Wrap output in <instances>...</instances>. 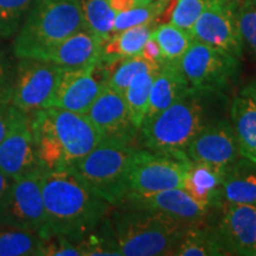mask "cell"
<instances>
[{
  "label": "cell",
  "instance_id": "5bb4252c",
  "mask_svg": "<svg viewBox=\"0 0 256 256\" xmlns=\"http://www.w3.org/2000/svg\"><path fill=\"white\" fill-rule=\"evenodd\" d=\"M186 156L191 162L228 168L241 154L232 122L220 120L206 124L186 148Z\"/></svg>",
  "mask_w": 256,
  "mask_h": 256
},
{
  "label": "cell",
  "instance_id": "8fae6325",
  "mask_svg": "<svg viewBox=\"0 0 256 256\" xmlns=\"http://www.w3.org/2000/svg\"><path fill=\"white\" fill-rule=\"evenodd\" d=\"M106 86L107 69L102 62L86 68H62L55 92L48 107L86 114Z\"/></svg>",
  "mask_w": 256,
  "mask_h": 256
},
{
  "label": "cell",
  "instance_id": "9a60e30c",
  "mask_svg": "<svg viewBox=\"0 0 256 256\" xmlns=\"http://www.w3.org/2000/svg\"><path fill=\"white\" fill-rule=\"evenodd\" d=\"M124 200L162 214L185 226H202L208 214L206 208L198 204L183 188H168L151 194L128 192Z\"/></svg>",
  "mask_w": 256,
  "mask_h": 256
},
{
  "label": "cell",
  "instance_id": "3957f363",
  "mask_svg": "<svg viewBox=\"0 0 256 256\" xmlns=\"http://www.w3.org/2000/svg\"><path fill=\"white\" fill-rule=\"evenodd\" d=\"M115 244L122 256L174 255L188 226L127 200L106 217Z\"/></svg>",
  "mask_w": 256,
  "mask_h": 256
},
{
  "label": "cell",
  "instance_id": "ac0fdd59",
  "mask_svg": "<svg viewBox=\"0 0 256 256\" xmlns=\"http://www.w3.org/2000/svg\"><path fill=\"white\" fill-rule=\"evenodd\" d=\"M104 43L87 28L76 31L42 57L64 69H78L101 62Z\"/></svg>",
  "mask_w": 256,
  "mask_h": 256
},
{
  "label": "cell",
  "instance_id": "d6a6232c",
  "mask_svg": "<svg viewBox=\"0 0 256 256\" xmlns=\"http://www.w3.org/2000/svg\"><path fill=\"white\" fill-rule=\"evenodd\" d=\"M212 2L214 0H176L171 12V23L191 34L197 19Z\"/></svg>",
  "mask_w": 256,
  "mask_h": 256
},
{
  "label": "cell",
  "instance_id": "ffe728a7",
  "mask_svg": "<svg viewBox=\"0 0 256 256\" xmlns=\"http://www.w3.org/2000/svg\"><path fill=\"white\" fill-rule=\"evenodd\" d=\"M226 172V168L208 162H190L183 188L202 206L206 209L210 206H218L220 192Z\"/></svg>",
  "mask_w": 256,
  "mask_h": 256
},
{
  "label": "cell",
  "instance_id": "74e56055",
  "mask_svg": "<svg viewBox=\"0 0 256 256\" xmlns=\"http://www.w3.org/2000/svg\"><path fill=\"white\" fill-rule=\"evenodd\" d=\"M14 183V179L8 177L4 172L0 171V204L8 194L10 186Z\"/></svg>",
  "mask_w": 256,
  "mask_h": 256
},
{
  "label": "cell",
  "instance_id": "9c48e42d",
  "mask_svg": "<svg viewBox=\"0 0 256 256\" xmlns=\"http://www.w3.org/2000/svg\"><path fill=\"white\" fill-rule=\"evenodd\" d=\"M12 80L11 102L31 115L46 108L55 92L62 68L43 60L19 58Z\"/></svg>",
  "mask_w": 256,
  "mask_h": 256
},
{
  "label": "cell",
  "instance_id": "83f0119b",
  "mask_svg": "<svg viewBox=\"0 0 256 256\" xmlns=\"http://www.w3.org/2000/svg\"><path fill=\"white\" fill-rule=\"evenodd\" d=\"M78 2L86 28L104 44L113 34L116 16L114 10L108 0H78Z\"/></svg>",
  "mask_w": 256,
  "mask_h": 256
},
{
  "label": "cell",
  "instance_id": "b9f144b4",
  "mask_svg": "<svg viewBox=\"0 0 256 256\" xmlns=\"http://www.w3.org/2000/svg\"><path fill=\"white\" fill-rule=\"evenodd\" d=\"M252 2H256V0H252Z\"/></svg>",
  "mask_w": 256,
  "mask_h": 256
},
{
  "label": "cell",
  "instance_id": "4316f807",
  "mask_svg": "<svg viewBox=\"0 0 256 256\" xmlns=\"http://www.w3.org/2000/svg\"><path fill=\"white\" fill-rule=\"evenodd\" d=\"M158 70L153 69L139 72L134 76L124 92V98L126 100L128 110H130V120L138 132H140L144 118H145L147 106H148L150 92H151L153 80H154Z\"/></svg>",
  "mask_w": 256,
  "mask_h": 256
},
{
  "label": "cell",
  "instance_id": "8992f818",
  "mask_svg": "<svg viewBox=\"0 0 256 256\" xmlns=\"http://www.w3.org/2000/svg\"><path fill=\"white\" fill-rule=\"evenodd\" d=\"M136 150L133 144L102 139L69 168L95 194L116 206L130 192V174Z\"/></svg>",
  "mask_w": 256,
  "mask_h": 256
},
{
  "label": "cell",
  "instance_id": "e0dca14e",
  "mask_svg": "<svg viewBox=\"0 0 256 256\" xmlns=\"http://www.w3.org/2000/svg\"><path fill=\"white\" fill-rule=\"evenodd\" d=\"M40 168H44L38 159L28 119L0 142V171L16 180Z\"/></svg>",
  "mask_w": 256,
  "mask_h": 256
},
{
  "label": "cell",
  "instance_id": "6da1fadb",
  "mask_svg": "<svg viewBox=\"0 0 256 256\" xmlns=\"http://www.w3.org/2000/svg\"><path fill=\"white\" fill-rule=\"evenodd\" d=\"M42 188L46 218L43 238L57 235L80 241L104 222L113 206L69 168L46 170Z\"/></svg>",
  "mask_w": 256,
  "mask_h": 256
},
{
  "label": "cell",
  "instance_id": "f546056e",
  "mask_svg": "<svg viewBox=\"0 0 256 256\" xmlns=\"http://www.w3.org/2000/svg\"><path fill=\"white\" fill-rule=\"evenodd\" d=\"M168 2L165 0H153L148 4L136 5L127 11L119 12L115 16L113 34L126 28L156 23V20L164 14Z\"/></svg>",
  "mask_w": 256,
  "mask_h": 256
},
{
  "label": "cell",
  "instance_id": "d6986e66",
  "mask_svg": "<svg viewBox=\"0 0 256 256\" xmlns=\"http://www.w3.org/2000/svg\"><path fill=\"white\" fill-rule=\"evenodd\" d=\"M232 204L256 206V162L243 156L226 168L220 192L218 208Z\"/></svg>",
  "mask_w": 256,
  "mask_h": 256
},
{
  "label": "cell",
  "instance_id": "7c38bea8",
  "mask_svg": "<svg viewBox=\"0 0 256 256\" xmlns=\"http://www.w3.org/2000/svg\"><path fill=\"white\" fill-rule=\"evenodd\" d=\"M194 40L218 49L241 60L242 42L235 17L234 0H214L197 19L191 31Z\"/></svg>",
  "mask_w": 256,
  "mask_h": 256
},
{
  "label": "cell",
  "instance_id": "cb8c5ba5",
  "mask_svg": "<svg viewBox=\"0 0 256 256\" xmlns=\"http://www.w3.org/2000/svg\"><path fill=\"white\" fill-rule=\"evenodd\" d=\"M226 255L216 228L194 226L185 230L174 256Z\"/></svg>",
  "mask_w": 256,
  "mask_h": 256
},
{
  "label": "cell",
  "instance_id": "30bf717a",
  "mask_svg": "<svg viewBox=\"0 0 256 256\" xmlns=\"http://www.w3.org/2000/svg\"><path fill=\"white\" fill-rule=\"evenodd\" d=\"M190 162L138 148L130 168V192L151 194L183 188Z\"/></svg>",
  "mask_w": 256,
  "mask_h": 256
},
{
  "label": "cell",
  "instance_id": "5b68a950",
  "mask_svg": "<svg viewBox=\"0 0 256 256\" xmlns=\"http://www.w3.org/2000/svg\"><path fill=\"white\" fill-rule=\"evenodd\" d=\"M188 90L153 119L142 124L140 134L146 150L156 154L188 159L186 148L206 126V112Z\"/></svg>",
  "mask_w": 256,
  "mask_h": 256
},
{
  "label": "cell",
  "instance_id": "2e32d148",
  "mask_svg": "<svg viewBox=\"0 0 256 256\" xmlns=\"http://www.w3.org/2000/svg\"><path fill=\"white\" fill-rule=\"evenodd\" d=\"M226 255L256 256V206L232 204L223 208L216 226Z\"/></svg>",
  "mask_w": 256,
  "mask_h": 256
},
{
  "label": "cell",
  "instance_id": "ab89813d",
  "mask_svg": "<svg viewBox=\"0 0 256 256\" xmlns=\"http://www.w3.org/2000/svg\"><path fill=\"white\" fill-rule=\"evenodd\" d=\"M138 5H144V4H148V2H153V0H136Z\"/></svg>",
  "mask_w": 256,
  "mask_h": 256
},
{
  "label": "cell",
  "instance_id": "1f68e13d",
  "mask_svg": "<svg viewBox=\"0 0 256 256\" xmlns=\"http://www.w3.org/2000/svg\"><path fill=\"white\" fill-rule=\"evenodd\" d=\"M34 0H0V38H8L19 30Z\"/></svg>",
  "mask_w": 256,
  "mask_h": 256
},
{
  "label": "cell",
  "instance_id": "e575fe53",
  "mask_svg": "<svg viewBox=\"0 0 256 256\" xmlns=\"http://www.w3.org/2000/svg\"><path fill=\"white\" fill-rule=\"evenodd\" d=\"M144 58H146L147 60L153 64H156V66H162V51H160V48L158 46V43L154 40V38L152 36L147 40V42L144 46L142 52H140Z\"/></svg>",
  "mask_w": 256,
  "mask_h": 256
},
{
  "label": "cell",
  "instance_id": "52a82bcc",
  "mask_svg": "<svg viewBox=\"0 0 256 256\" xmlns=\"http://www.w3.org/2000/svg\"><path fill=\"white\" fill-rule=\"evenodd\" d=\"M178 69L192 92L198 94L220 92L235 80L240 60L194 40L182 57Z\"/></svg>",
  "mask_w": 256,
  "mask_h": 256
},
{
  "label": "cell",
  "instance_id": "ba28073f",
  "mask_svg": "<svg viewBox=\"0 0 256 256\" xmlns=\"http://www.w3.org/2000/svg\"><path fill=\"white\" fill-rule=\"evenodd\" d=\"M46 168L16 179L0 204V224L36 232L43 238L46 230L43 200V174Z\"/></svg>",
  "mask_w": 256,
  "mask_h": 256
},
{
  "label": "cell",
  "instance_id": "277c9868",
  "mask_svg": "<svg viewBox=\"0 0 256 256\" xmlns=\"http://www.w3.org/2000/svg\"><path fill=\"white\" fill-rule=\"evenodd\" d=\"M86 28L78 0H34L17 31L14 54L42 60L60 42Z\"/></svg>",
  "mask_w": 256,
  "mask_h": 256
},
{
  "label": "cell",
  "instance_id": "4fadbf2b",
  "mask_svg": "<svg viewBox=\"0 0 256 256\" xmlns=\"http://www.w3.org/2000/svg\"><path fill=\"white\" fill-rule=\"evenodd\" d=\"M86 115L101 133L102 139L132 144L138 130L130 120L124 95L106 86Z\"/></svg>",
  "mask_w": 256,
  "mask_h": 256
},
{
  "label": "cell",
  "instance_id": "44dd1931",
  "mask_svg": "<svg viewBox=\"0 0 256 256\" xmlns=\"http://www.w3.org/2000/svg\"><path fill=\"white\" fill-rule=\"evenodd\" d=\"M188 90L191 89H188L178 66H160L153 80L151 92H150L148 106H147L142 124L153 119L156 114L166 110L170 104H174Z\"/></svg>",
  "mask_w": 256,
  "mask_h": 256
},
{
  "label": "cell",
  "instance_id": "4dcf8cb0",
  "mask_svg": "<svg viewBox=\"0 0 256 256\" xmlns=\"http://www.w3.org/2000/svg\"><path fill=\"white\" fill-rule=\"evenodd\" d=\"M243 51L256 58V2L234 0Z\"/></svg>",
  "mask_w": 256,
  "mask_h": 256
},
{
  "label": "cell",
  "instance_id": "d590c367",
  "mask_svg": "<svg viewBox=\"0 0 256 256\" xmlns=\"http://www.w3.org/2000/svg\"><path fill=\"white\" fill-rule=\"evenodd\" d=\"M12 94V81L0 64V102H10Z\"/></svg>",
  "mask_w": 256,
  "mask_h": 256
},
{
  "label": "cell",
  "instance_id": "7402d4cb",
  "mask_svg": "<svg viewBox=\"0 0 256 256\" xmlns=\"http://www.w3.org/2000/svg\"><path fill=\"white\" fill-rule=\"evenodd\" d=\"M232 124L240 154L256 162V104L244 90L232 102Z\"/></svg>",
  "mask_w": 256,
  "mask_h": 256
},
{
  "label": "cell",
  "instance_id": "60d3db41",
  "mask_svg": "<svg viewBox=\"0 0 256 256\" xmlns=\"http://www.w3.org/2000/svg\"><path fill=\"white\" fill-rule=\"evenodd\" d=\"M226 2H232V0H226Z\"/></svg>",
  "mask_w": 256,
  "mask_h": 256
},
{
  "label": "cell",
  "instance_id": "7a4b0ae2",
  "mask_svg": "<svg viewBox=\"0 0 256 256\" xmlns=\"http://www.w3.org/2000/svg\"><path fill=\"white\" fill-rule=\"evenodd\" d=\"M37 156L46 170L70 168L101 142L102 136L86 114L42 108L30 115Z\"/></svg>",
  "mask_w": 256,
  "mask_h": 256
},
{
  "label": "cell",
  "instance_id": "484cf974",
  "mask_svg": "<svg viewBox=\"0 0 256 256\" xmlns=\"http://www.w3.org/2000/svg\"><path fill=\"white\" fill-rule=\"evenodd\" d=\"M42 244L36 232L0 224V256H40Z\"/></svg>",
  "mask_w": 256,
  "mask_h": 256
},
{
  "label": "cell",
  "instance_id": "603a6c76",
  "mask_svg": "<svg viewBox=\"0 0 256 256\" xmlns=\"http://www.w3.org/2000/svg\"><path fill=\"white\" fill-rule=\"evenodd\" d=\"M154 28V23L138 25L112 34L102 48L101 62L110 64L116 60L140 55Z\"/></svg>",
  "mask_w": 256,
  "mask_h": 256
},
{
  "label": "cell",
  "instance_id": "d4e9b609",
  "mask_svg": "<svg viewBox=\"0 0 256 256\" xmlns=\"http://www.w3.org/2000/svg\"><path fill=\"white\" fill-rule=\"evenodd\" d=\"M151 36L154 38L162 51V66H178L185 51L194 40L190 32L176 26L172 23L156 26Z\"/></svg>",
  "mask_w": 256,
  "mask_h": 256
},
{
  "label": "cell",
  "instance_id": "f1b7e54d",
  "mask_svg": "<svg viewBox=\"0 0 256 256\" xmlns=\"http://www.w3.org/2000/svg\"><path fill=\"white\" fill-rule=\"evenodd\" d=\"M104 66L107 69V86L122 95L130 82L138 74L146 70L160 69L159 66L151 63L142 55L120 58Z\"/></svg>",
  "mask_w": 256,
  "mask_h": 256
},
{
  "label": "cell",
  "instance_id": "8d00e7d4",
  "mask_svg": "<svg viewBox=\"0 0 256 256\" xmlns=\"http://www.w3.org/2000/svg\"><path fill=\"white\" fill-rule=\"evenodd\" d=\"M110 8L114 10L115 14L127 11V10L133 8L138 5L136 0H108Z\"/></svg>",
  "mask_w": 256,
  "mask_h": 256
},
{
  "label": "cell",
  "instance_id": "836d02e7",
  "mask_svg": "<svg viewBox=\"0 0 256 256\" xmlns=\"http://www.w3.org/2000/svg\"><path fill=\"white\" fill-rule=\"evenodd\" d=\"M28 119L30 115L11 102H0V142Z\"/></svg>",
  "mask_w": 256,
  "mask_h": 256
},
{
  "label": "cell",
  "instance_id": "f35d334b",
  "mask_svg": "<svg viewBox=\"0 0 256 256\" xmlns=\"http://www.w3.org/2000/svg\"><path fill=\"white\" fill-rule=\"evenodd\" d=\"M242 90H244L247 94H249L252 96V98L254 100L255 104H256V78H252L250 82H249V84L246 86L244 88L242 89Z\"/></svg>",
  "mask_w": 256,
  "mask_h": 256
}]
</instances>
